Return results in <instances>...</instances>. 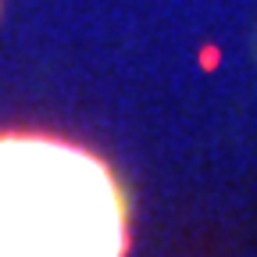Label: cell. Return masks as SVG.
<instances>
[{
	"instance_id": "cell-1",
	"label": "cell",
	"mask_w": 257,
	"mask_h": 257,
	"mask_svg": "<svg viewBox=\"0 0 257 257\" xmlns=\"http://www.w3.org/2000/svg\"><path fill=\"white\" fill-rule=\"evenodd\" d=\"M125 207L100 161L40 136H0V253H118Z\"/></svg>"
}]
</instances>
